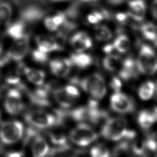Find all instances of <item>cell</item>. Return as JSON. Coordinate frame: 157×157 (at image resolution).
<instances>
[{
	"label": "cell",
	"instance_id": "10",
	"mask_svg": "<svg viewBox=\"0 0 157 157\" xmlns=\"http://www.w3.org/2000/svg\"><path fill=\"white\" fill-rule=\"evenodd\" d=\"M110 105L113 110L120 113H129L135 108L132 98L119 92H115L110 98Z\"/></svg>",
	"mask_w": 157,
	"mask_h": 157
},
{
	"label": "cell",
	"instance_id": "1",
	"mask_svg": "<svg viewBox=\"0 0 157 157\" xmlns=\"http://www.w3.org/2000/svg\"><path fill=\"white\" fill-rule=\"evenodd\" d=\"M71 119L76 121H87L97 124L107 119L108 114L99 108L98 103L95 99L89 101L86 107H81L71 110L68 113Z\"/></svg>",
	"mask_w": 157,
	"mask_h": 157
},
{
	"label": "cell",
	"instance_id": "40",
	"mask_svg": "<svg viewBox=\"0 0 157 157\" xmlns=\"http://www.w3.org/2000/svg\"><path fill=\"white\" fill-rule=\"evenodd\" d=\"M63 88L66 92L75 100L78 98L79 96L80 95L78 90L77 89L76 87H75L74 86L68 85Z\"/></svg>",
	"mask_w": 157,
	"mask_h": 157
},
{
	"label": "cell",
	"instance_id": "50",
	"mask_svg": "<svg viewBox=\"0 0 157 157\" xmlns=\"http://www.w3.org/2000/svg\"><path fill=\"white\" fill-rule=\"evenodd\" d=\"M98 1V0H80V2L89 3V2H96V1Z\"/></svg>",
	"mask_w": 157,
	"mask_h": 157
},
{
	"label": "cell",
	"instance_id": "11",
	"mask_svg": "<svg viewBox=\"0 0 157 157\" xmlns=\"http://www.w3.org/2000/svg\"><path fill=\"white\" fill-rule=\"evenodd\" d=\"M52 86L50 84L40 85L34 91L30 92L27 90L25 93L32 104L39 107H47L50 105L48 100Z\"/></svg>",
	"mask_w": 157,
	"mask_h": 157
},
{
	"label": "cell",
	"instance_id": "13",
	"mask_svg": "<svg viewBox=\"0 0 157 157\" xmlns=\"http://www.w3.org/2000/svg\"><path fill=\"white\" fill-rule=\"evenodd\" d=\"M118 71L119 76L125 81L136 78L140 72L136 61L132 57H128L122 60L121 67Z\"/></svg>",
	"mask_w": 157,
	"mask_h": 157
},
{
	"label": "cell",
	"instance_id": "47",
	"mask_svg": "<svg viewBox=\"0 0 157 157\" xmlns=\"http://www.w3.org/2000/svg\"><path fill=\"white\" fill-rule=\"evenodd\" d=\"M157 2H153V6H152V9H151V12L154 18L156 19L157 18V6H156Z\"/></svg>",
	"mask_w": 157,
	"mask_h": 157
},
{
	"label": "cell",
	"instance_id": "28",
	"mask_svg": "<svg viewBox=\"0 0 157 157\" xmlns=\"http://www.w3.org/2000/svg\"><path fill=\"white\" fill-rule=\"evenodd\" d=\"M122 61L120 56L108 55L103 60V65L106 70L109 71H118L121 67Z\"/></svg>",
	"mask_w": 157,
	"mask_h": 157
},
{
	"label": "cell",
	"instance_id": "31",
	"mask_svg": "<svg viewBox=\"0 0 157 157\" xmlns=\"http://www.w3.org/2000/svg\"><path fill=\"white\" fill-rule=\"evenodd\" d=\"M49 135L51 140L54 144L61 146L67 144V138L63 132L58 130H54Z\"/></svg>",
	"mask_w": 157,
	"mask_h": 157
},
{
	"label": "cell",
	"instance_id": "6",
	"mask_svg": "<svg viewBox=\"0 0 157 157\" xmlns=\"http://www.w3.org/2000/svg\"><path fill=\"white\" fill-rule=\"evenodd\" d=\"M24 117L29 124L36 128L44 129L58 125L56 115L51 114L43 110H30L26 113Z\"/></svg>",
	"mask_w": 157,
	"mask_h": 157
},
{
	"label": "cell",
	"instance_id": "38",
	"mask_svg": "<svg viewBox=\"0 0 157 157\" xmlns=\"http://www.w3.org/2000/svg\"><path fill=\"white\" fill-rule=\"evenodd\" d=\"M103 51L105 53L109 56H120V53L117 49L115 48L114 45L113 44H108L105 46L103 48Z\"/></svg>",
	"mask_w": 157,
	"mask_h": 157
},
{
	"label": "cell",
	"instance_id": "30",
	"mask_svg": "<svg viewBox=\"0 0 157 157\" xmlns=\"http://www.w3.org/2000/svg\"><path fill=\"white\" fill-rule=\"evenodd\" d=\"M94 34L97 40L102 41L110 40L112 37V33L109 29L105 25H99L94 29Z\"/></svg>",
	"mask_w": 157,
	"mask_h": 157
},
{
	"label": "cell",
	"instance_id": "4",
	"mask_svg": "<svg viewBox=\"0 0 157 157\" xmlns=\"http://www.w3.org/2000/svg\"><path fill=\"white\" fill-rule=\"evenodd\" d=\"M139 71L146 75H153L157 70V58L152 48L147 45L140 47L136 61Z\"/></svg>",
	"mask_w": 157,
	"mask_h": 157
},
{
	"label": "cell",
	"instance_id": "12",
	"mask_svg": "<svg viewBox=\"0 0 157 157\" xmlns=\"http://www.w3.org/2000/svg\"><path fill=\"white\" fill-rule=\"evenodd\" d=\"M30 34L27 33L22 38L15 40V43L8 52L11 59L20 61L28 54L29 49Z\"/></svg>",
	"mask_w": 157,
	"mask_h": 157
},
{
	"label": "cell",
	"instance_id": "26",
	"mask_svg": "<svg viewBox=\"0 0 157 157\" xmlns=\"http://www.w3.org/2000/svg\"><path fill=\"white\" fill-rule=\"evenodd\" d=\"M140 30L145 38L155 42V45H156L157 30L156 26L154 24L151 22L143 24L140 26Z\"/></svg>",
	"mask_w": 157,
	"mask_h": 157
},
{
	"label": "cell",
	"instance_id": "33",
	"mask_svg": "<svg viewBox=\"0 0 157 157\" xmlns=\"http://www.w3.org/2000/svg\"><path fill=\"white\" fill-rule=\"evenodd\" d=\"M21 73V72L18 69L16 70L11 71L9 72L6 78V84L16 86L19 85L21 83L20 77Z\"/></svg>",
	"mask_w": 157,
	"mask_h": 157
},
{
	"label": "cell",
	"instance_id": "44",
	"mask_svg": "<svg viewBox=\"0 0 157 157\" xmlns=\"http://www.w3.org/2000/svg\"><path fill=\"white\" fill-rule=\"evenodd\" d=\"M10 60V57L8 52L7 53H3L2 52H0V68L5 66Z\"/></svg>",
	"mask_w": 157,
	"mask_h": 157
},
{
	"label": "cell",
	"instance_id": "51",
	"mask_svg": "<svg viewBox=\"0 0 157 157\" xmlns=\"http://www.w3.org/2000/svg\"><path fill=\"white\" fill-rule=\"evenodd\" d=\"M52 2H65V1H69V0H50Z\"/></svg>",
	"mask_w": 157,
	"mask_h": 157
},
{
	"label": "cell",
	"instance_id": "49",
	"mask_svg": "<svg viewBox=\"0 0 157 157\" xmlns=\"http://www.w3.org/2000/svg\"><path fill=\"white\" fill-rule=\"evenodd\" d=\"M4 152V149L2 145L0 143V155H2L3 153Z\"/></svg>",
	"mask_w": 157,
	"mask_h": 157
},
{
	"label": "cell",
	"instance_id": "2",
	"mask_svg": "<svg viewBox=\"0 0 157 157\" xmlns=\"http://www.w3.org/2000/svg\"><path fill=\"white\" fill-rule=\"evenodd\" d=\"M70 81L74 84L81 86L94 99H101L106 94V87L104 79L102 76L98 73L81 79L74 78L71 79Z\"/></svg>",
	"mask_w": 157,
	"mask_h": 157
},
{
	"label": "cell",
	"instance_id": "46",
	"mask_svg": "<svg viewBox=\"0 0 157 157\" xmlns=\"http://www.w3.org/2000/svg\"><path fill=\"white\" fill-rule=\"evenodd\" d=\"M109 4L112 6H119L123 4L126 0H107Z\"/></svg>",
	"mask_w": 157,
	"mask_h": 157
},
{
	"label": "cell",
	"instance_id": "24",
	"mask_svg": "<svg viewBox=\"0 0 157 157\" xmlns=\"http://www.w3.org/2000/svg\"><path fill=\"white\" fill-rule=\"evenodd\" d=\"M13 8L6 1L0 2V24L8 25L13 16Z\"/></svg>",
	"mask_w": 157,
	"mask_h": 157
},
{
	"label": "cell",
	"instance_id": "48",
	"mask_svg": "<svg viewBox=\"0 0 157 157\" xmlns=\"http://www.w3.org/2000/svg\"><path fill=\"white\" fill-rule=\"evenodd\" d=\"M6 89V86H4V85L0 86V98L2 97V95H3V94L4 93Z\"/></svg>",
	"mask_w": 157,
	"mask_h": 157
},
{
	"label": "cell",
	"instance_id": "21",
	"mask_svg": "<svg viewBox=\"0 0 157 157\" xmlns=\"http://www.w3.org/2000/svg\"><path fill=\"white\" fill-rule=\"evenodd\" d=\"M157 120V108L155 107L152 111L143 110L140 113L138 117V122L141 127L147 129L155 122Z\"/></svg>",
	"mask_w": 157,
	"mask_h": 157
},
{
	"label": "cell",
	"instance_id": "37",
	"mask_svg": "<svg viewBox=\"0 0 157 157\" xmlns=\"http://www.w3.org/2000/svg\"><path fill=\"white\" fill-rule=\"evenodd\" d=\"M115 19L119 23L125 25L129 23L131 20H132L128 13H119L115 15Z\"/></svg>",
	"mask_w": 157,
	"mask_h": 157
},
{
	"label": "cell",
	"instance_id": "16",
	"mask_svg": "<svg viewBox=\"0 0 157 157\" xmlns=\"http://www.w3.org/2000/svg\"><path fill=\"white\" fill-rule=\"evenodd\" d=\"M72 63L69 59H57L50 62V69L57 76L65 77L70 72Z\"/></svg>",
	"mask_w": 157,
	"mask_h": 157
},
{
	"label": "cell",
	"instance_id": "18",
	"mask_svg": "<svg viewBox=\"0 0 157 157\" xmlns=\"http://www.w3.org/2000/svg\"><path fill=\"white\" fill-rule=\"evenodd\" d=\"M26 33V24L21 19L10 22L7 25L6 34L7 36L15 40L22 38Z\"/></svg>",
	"mask_w": 157,
	"mask_h": 157
},
{
	"label": "cell",
	"instance_id": "53",
	"mask_svg": "<svg viewBox=\"0 0 157 157\" xmlns=\"http://www.w3.org/2000/svg\"><path fill=\"white\" fill-rule=\"evenodd\" d=\"M0 119H1V113H0Z\"/></svg>",
	"mask_w": 157,
	"mask_h": 157
},
{
	"label": "cell",
	"instance_id": "17",
	"mask_svg": "<svg viewBox=\"0 0 157 157\" xmlns=\"http://www.w3.org/2000/svg\"><path fill=\"white\" fill-rule=\"evenodd\" d=\"M36 40L38 49L46 53L62 49V47L57 41L52 36H36Z\"/></svg>",
	"mask_w": 157,
	"mask_h": 157
},
{
	"label": "cell",
	"instance_id": "3",
	"mask_svg": "<svg viewBox=\"0 0 157 157\" xmlns=\"http://www.w3.org/2000/svg\"><path fill=\"white\" fill-rule=\"evenodd\" d=\"M128 130L125 119L115 117L107 120L101 129V135L110 140H120L124 138Z\"/></svg>",
	"mask_w": 157,
	"mask_h": 157
},
{
	"label": "cell",
	"instance_id": "41",
	"mask_svg": "<svg viewBox=\"0 0 157 157\" xmlns=\"http://www.w3.org/2000/svg\"><path fill=\"white\" fill-rule=\"evenodd\" d=\"M52 18L55 24L57 25L59 28L65 21L66 16L64 12H59L57 13V14L53 16Z\"/></svg>",
	"mask_w": 157,
	"mask_h": 157
},
{
	"label": "cell",
	"instance_id": "36",
	"mask_svg": "<svg viewBox=\"0 0 157 157\" xmlns=\"http://www.w3.org/2000/svg\"><path fill=\"white\" fill-rule=\"evenodd\" d=\"M132 150L135 154L138 155H145L147 153V149L144 141L137 140L132 146Z\"/></svg>",
	"mask_w": 157,
	"mask_h": 157
},
{
	"label": "cell",
	"instance_id": "39",
	"mask_svg": "<svg viewBox=\"0 0 157 157\" xmlns=\"http://www.w3.org/2000/svg\"><path fill=\"white\" fill-rule=\"evenodd\" d=\"M44 25L47 30L50 31H55L59 30V26L55 24L54 21H53L52 17H46L44 19Z\"/></svg>",
	"mask_w": 157,
	"mask_h": 157
},
{
	"label": "cell",
	"instance_id": "42",
	"mask_svg": "<svg viewBox=\"0 0 157 157\" xmlns=\"http://www.w3.org/2000/svg\"><path fill=\"white\" fill-rule=\"evenodd\" d=\"M145 144L147 150L155 152L157 149V143L155 138V139L153 137H150L146 141H145Z\"/></svg>",
	"mask_w": 157,
	"mask_h": 157
},
{
	"label": "cell",
	"instance_id": "5",
	"mask_svg": "<svg viewBox=\"0 0 157 157\" xmlns=\"http://www.w3.org/2000/svg\"><path fill=\"white\" fill-rule=\"evenodd\" d=\"M24 127L18 121H6L0 125V140L5 144H12L23 137Z\"/></svg>",
	"mask_w": 157,
	"mask_h": 157
},
{
	"label": "cell",
	"instance_id": "34",
	"mask_svg": "<svg viewBox=\"0 0 157 157\" xmlns=\"http://www.w3.org/2000/svg\"><path fill=\"white\" fill-rule=\"evenodd\" d=\"M91 155L94 157H107L109 156L107 148L104 145L99 144L92 148L90 151Z\"/></svg>",
	"mask_w": 157,
	"mask_h": 157
},
{
	"label": "cell",
	"instance_id": "25",
	"mask_svg": "<svg viewBox=\"0 0 157 157\" xmlns=\"http://www.w3.org/2000/svg\"><path fill=\"white\" fill-rule=\"evenodd\" d=\"M81 153V151L72 149L67 144L59 146L57 148L52 149L48 154L51 156H75Z\"/></svg>",
	"mask_w": 157,
	"mask_h": 157
},
{
	"label": "cell",
	"instance_id": "29",
	"mask_svg": "<svg viewBox=\"0 0 157 157\" xmlns=\"http://www.w3.org/2000/svg\"><path fill=\"white\" fill-rule=\"evenodd\" d=\"M113 45L120 53H125L130 46L129 39L125 34L119 33L115 39Z\"/></svg>",
	"mask_w": 157,
	"mask_h": 157
},
{
	"label": "cell",
	"instance_id": "7",
	"mask_svg": "<svg viewBox=\"0 0 157 157\" xmlns=\"http://www.w3.org/2000/svg\"><path fill=\"white\" fill-rule=\"evenodd\" d=\"M70 137L75 144L81 147H86L95 141L98 135L89 125L81 123L71 132Z\"/></svg>",
	"mask_w": 157,
	"mask_h": 157
},
{
	"label": "cell",
	"instance_id": "45",
	"mask_svg": "<svg viewBox=\"0 0 157 157\" xmlns=\"http://www.w3.org/2000/svg\"><path fill=\"white\" fill-rule=\"evenodd\" d=\"M7 157H23L24 155V153L21 151H13V152H9L6 155Z\"/></svg>",
	"mask_w": 157,
	"mask_h": 157
},
{
	"label": "cell",
	"instance_id": "35",
	"mask_svg": "<svg viewBox=\"0 0 157 157\" xmlns=\"http://www.w3.org/2000/svg\"><path fill=\"white\" fill-rule=\"evenodd\" d=\"M32 57L34 61L40 64H45L48 58L47 53L41 51L39 49H36L32 52Z\"/></svg>",
	"mask_w": 157,
	"mask_h": 157
},
{
	"label": "cell",
	"instance_id": "27",
	"mask_svg": "<svg viewBox=\"0 0 157 157\" xmlns=\"http://www.w3.org/2000/svg\"><path fill=\"white\" fill-rule=\"evenodd\" d=\"M155 90V85L152 82L144 83L138 90V94L143 100H149L152 97Z\"/></svg>",
	"mask_w": 157,
	"mask_h": 157
},
{
	"label": "cell",
	"instance_id": "9",
	"mask_svg": "<svg viewBox=\"0 0 157 157\" xmlns=\"http://www.w3.org/2000/svg\"><path fill=\"white\" fill-rule=\"evenodd\" d=\"M46 11L38 3L24 6L20 12V19L25 23L35 24L44 17Z\"/></svg>",
	"mask_w": 157,
	"mask_h": 157
},
{
	"label": "cell",
	"instance_id": "22",
	"mask_svg": "<svg viewBox=\"0 0 157 157\" xmlns=\"http://www.w3.org/2000/svg\"><path fill=\"white\" fill-rule=\"evenodd\" d=\"M54 96L58 104L63 108H69L75 103V100L68 94L64 88H58L54 90Z\"/></svg>",
	"mask_w": 157,
	"mask_h": 157
},
{
	"label": "cell",
	"instance_id": "52",
	"mask_svg": "<svg viewBox=\"0 0 157 157\" xmlns=\"http://www.w3.org/2000/svg\"><path fill=\"white\" fill-rule=\"evenodd\" d=\"M2 43H1L0 42V52H2Z\"/></svg>",
	"mask_w": 157,
	"mask_h": 157
},
{
	"label": "cell",
	"instance_id": "20",
	"mask_svg": "<svg viewBox=\"0 0 157 157\" xmlns=\"http://www.w3.org/2000/svg\"><path fill=\"white\" fill-rule=\"evenodd\" d=\"M32 150L34 157H44L49 152V146L45 138L39 135L33 140Z\"/></svg>",
	"mask_w": 157,
	"mask_h": 157
},
{
	"label": "cell",
	"instance_id": "23",
	"mask_svg": "<svg viewBox=\"0 0 157 157\" xmlns=\"http://www.w3.org/2000/svg\"><path fill=\"white\" fill-rule=\"evenodd\" d=\"M70 59L72 64H75L77 67L82 69L87 68L93 62L91 56L89 54L84 53H79L77 54H72L70 56Z\"/></svg>",
	"mask_w": 157,
	"mask_h": 157
},
{
	"label": "cell",
	"instance_id": "19",
	"mask_svg": "<svg viewBox=\"0 0 157 157\" xmlns=\"http://www.w3.org/2000/svg\"><path fill=\"white\" fill-rule=\"evenodd\" d=\"M21 72L25 75L29 81L37 85H42L45 78V73L43 71L28 68L23 65Z\"/></svg>",
	"mask_w": 157,
	"mask_h": 157
},
{
	"label": "cell",
	"instance_id": "32",
	"mask_svg": "<svg viewBox=\"0 0 157 157\" xmlns=\"http://www.w3.org/2000/svg\"><path fill=\"white\" fill-rule=\"evenodd\" d=\"M39 132L38 128L30 125V127L26 129L25 132L24 133L23 138L24 145H27L31 141L33 140L34 138L39 135Z\"/></svg>",
	"mask_w": 157,
	"mask_h": 157
},
{
	"label": "cell",
	"instance_id": "14",
	"mask_svg": "<svg viewBox=\"0 0 157 157\" xmlns=\"http://www.w3.org/2000/svg\"><path fill=\"white\" fill-rule=\"evenodd\" d=\"M70 44L77 53H82L91 47L92 42L89 36L84 32H77L70 39Z\"/></svg>",
	"mask_w": 157,
	"mask_h": 157
},
{
	"label": "cell",
	"instance_id": "8",
	"mask_svg": "<svg viewBox=\"0 0 157 157\" xmlns=\"http://www.w3.org/2000/svg\"><path fill=\"white\" fill-rule=\"evenodd\" d=\"M4 105V108L9 114L16 115L21 113L24 108L21 91L18 88L9 90L6 94Z\"/></svg>",
	"mask_w": 157,
	"mask_h": 157
},
{
	"label": "cell",
	"instance_id": "15",
	"mask_svg": "<svg viewBox=\"0 0 157 157\" xmlns=\"http://www.w3.org/2000/svg\"><path fill=\"white\" fill-rule=\"evenodd\" d=\"M129 10L128 12L135 21L140 23L144 18L147 5L145 0H130L128 2Z\"/></svg>",
	"mask_w": 157,
	"mask_h": 157
},
{
	"label": "cell",
	"instance_id": "43",
	"mask_svg": "<svg viewBox=\"0 0 157 157\" xmlns=\"http://www.w3.org/2000/svg\"><path fill=\"white\" fill-rule=\"evenodd\" d=\"M110 87L115 92H118L120 91L122 87V83L120 79L117 77H114L111 80L110 83Z\"/></svg>",
	"mask_w": 157,
	"mask_h": 157
}]
</instances>
